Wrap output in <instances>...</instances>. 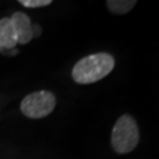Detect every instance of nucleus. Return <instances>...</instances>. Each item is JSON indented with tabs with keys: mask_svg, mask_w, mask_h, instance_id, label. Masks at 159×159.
<instances>
[{
	"mask_svg": "<svg viewBox=\"0 0 159 159\" xmlns=\"http://www.w3.org/2000/svg\"><path fill=\"white\" fill-rule=\"evenodd\" d=\"M32 32H33V38L34 37H39L41 34V27L39 25H35V24H32Z\"/></svg>",
	"mask_w": 159,
	"mask_h": 159,
	"instance_id": "8",
	"label": "nucleus"
},
{
	"mask_svg": "<svg viewBox=\"0 0 159 159\" xmlns=\"http://www.w3.org/2000/svg\"><path fill=\"white\" fill-rule=\"evenodd\" d=\"M137 4L136 0H107L106 5L114 14H125L130 12Z\"/></svg>",
	"mask_w": 159,
	"mask_h": 159,
	"instance_id": "6",
	"label": "nucleus"
},
{
	"mask_svg": "<svg viewBox=\"0 0 159 159\" xmlns=\"http://www.w3.org/2000/svg\"><path fill=\"white\" fill-rule=\"evenodd\" d=\"M11 24L13 31L17 37L18 44H27L33 39V32H32V23L27 14L23 12H16L12 14Z\"/></svg>",
	"mask_w": 159,
	"mask_h": 159,
	"instance_id": "4",
	"label": "nucleus"
},
{
	"mask_svg": "<svg viewBox=\"0 0 159 159\" xmlns=\"http://www.w3.org/2000/svg\"><path fill=\"white\" fill-rule=\"evenodd\" d=\"M18 44L10 18L0 19V52L13 50Z\"/></svg>",
	"mask_w": 159,
	"mask_h": 159,
	"instance_id": "5",
	"label": "nucleus"
},
{
	"mask_svg": "<svg viewBox=\"0 0 159 159\" xmlns=\"http://www.w3.org/2000/svg\"><path fill=\"white\" fill-rule=\"evenodd\" d=\"M19 4L29 8H38L51 5L52 1L51 0H19Z\"/></svg>",
	"mask_w": 159,
	"mask_h": 159,
	"instance_id": "7",
	"label": "nucleus"
},
{
	"mask_svg": "<svg viewBox=\"0 0 159 159\" xmlns=\"http://www.w3.org/2000/svg\"><path fill=\"white\" fill-rule=\"evenodd\" d=\"M113 56L100 52L80 59L73 66L72 78L77 84H93L110 74L114 68Z\"/></svg>",
	"mask_w": 159,
	"mask_h": 159,
	"instance_id": "1",
	"label": "nucleus"
},
{
	"mask_svg": "<svg viewBox=\"0 0 159 159\" xmlns=\"http://www.w3.org/2000/svg\"><path fill=\"white\" fill-rule=\"evenodd\" d=\"M57 99L52 92L48 91H37L26 96L20 104V110L24 116L40 119L47 117L56 107Z\"/></svg>",
	"mask_w": 159,
	"mask_h": 159,
	"instance_id": "3",
	"label": "nucleus"
},
{
	"mask_svg": "<svg viewBox=\"0 0 159 159\" xmlns=\"http://www.w3.org/2000/svg\"><path fill=\"white\" fill-rule=\"evenodd\" d=\"M139 142V130L136 120L129 114L121 116L112 129L111 144L119 154H125L134 150Z\"/></svg>",
	"mask_w": 159,
	"mask_h": 159,
	"instance_id": "2",
	"label": "nucleus"
}]
</instances>
